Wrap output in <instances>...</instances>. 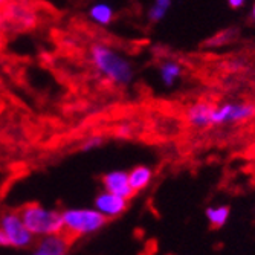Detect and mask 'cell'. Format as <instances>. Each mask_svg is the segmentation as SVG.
<instances>
[{"label": "cell", "instance_id": "4fadbf2b", "mask_svg": "<svg viewBox=\"0 0 255 255\" xmlns=\"http://www.w3.org/2000/svg\"><path fill=\"white\" fill-rule=\"evenodd\" d=\"M182 72H183V69L177 61H174V60L162 61L160 66H159L160 83L164 84L165 87H174L176 83L182 78Z\"/></svg>", "mask_w": 255, "mask_h": 255}, {"label": "cell", "instance_id": "ac0fdd59", "mask_svg": "<svg viewBox=\"0 0 255 255\" xmlns=\"http://www.w3.org/2000/svg\"><path fill=\"white\" fill-rule=\"evenodd\" d=\"M245 3H246V0H228V5H229L231 8H234V9L242 8Z\"/></svg>", "mask_w": 255, "mask_h": 255}, {"label": "cell", "instance_id": "d6986e66", "mask_svg": "<svg viewBox=\"0 0 255 255\" xmlns=\"http://www.w3.org/2000/svg\"><path fill=\"white\" fill-rule=\"evenodd\" d=\"M0 248H9L8 239H6V236H5V233L2 229H0Z\"/></svg>", "mask_w": 255, "mask_h": 255}, {"label": "cell", "instance_id": "9c48e42d", "mask_svg": "<svg viewBox=\"0 0 255 255\" xmlns=\"http://www.w3.org/2000/svg\"><path fill=\"white\" fill-rule=\"evenodd\" d=\"M72 243L63 234L38 239L31 255H67Z\"/></svg>", "mask_w": 255, "mask_h": 255}, {"label": "cell", "instance_id": "6da1fadb", "mask_svg": "<svg viewBox=\"0 0 255 255\" xmlns=\"http://www.w3.org/2000/svg\"><path fill=\"white\" fill-rule=\"evenodd\" d=\"M89 60L95 72L113 86H128L134 78L131 61L107 43L97 41L92 44Z\"/></svg>", "mask_w": 255, "mask_h": 255}, {"label": "cell", "instance_id": "9a60e30c", "mask_svg": "<svg viewBox=\"0 0 255 255\" xmlns=\"http://www.w3.org/2000/svg\"><path fill=\"white\" fill-rule=\"evenodd\" d=\"M173 6V0H153L151 6L147 11V17L151 23H160Z\"/></svg>", "mask_w": 255, "mask_h": 255}, {"label": "cell", "instance_id": "8992f818", "mask_svg": "<svg viewBox=\"0 0 255 255\" xmlns=\"http://www.w3.org/2000/svg\"><path fill=\"white\" fill-rule=\"evenodd\" d=\"M127 206H128L127 199L118 194H113L110 191H106V190L101 191L95 199V208L107 220L120 217L123 213H126Z\"/></svg>", "mask_w": 255, "mask_h": 255}, {"label": "cell", "instance_id": "8fae6325", "mask_svg": "<svg viewBox=\"0 0 255 255\" xmlns=\"http://www.w3.org/2000/svg\"><path fill=\"white\" fill-rule=\"evenodd\" d=\"M87 17L92 23H95L98 26H109L115 20V9L110 3L95 2L89 6Z\"/></svg>", "mask_w": 255, "mask_h": 255}, {"label": "cell", "instance_id": "7a4b0ae2", "mask_svg": "<svg viewBox=\"0 0 255 255\" xmlns=\"http://www.w3.org/2000/svg\"><path fill=\"white\" fill-rule=\"evenodd\" d=\"M63 217V236L74 245L81 237L100 231L107 219L97 208H69L61 213Z\"/></svg>", "mask_w": 255, "mask_h": 255}, {"label": "cell", "instance_id": "30bf717a", "mask_svg": "<svg viewBox=\"0 0 255 255\" xmlns=\"http://www.w3.org/2000/svg\"><path fill=\"white\" fill-rule=\"evenodd\" d=\"M6 17L9 18V21L12 25H17L20 28L25 29H31L37 25V15L35 12L25 5L20 3H11L6 8Z\"/></svg>", "mask_w": 255, "mask_h": 255}, {"label": "cell", "instance_id": "ffe728a7", "mask_svg": "<svg viewBox=\"0 0 255 255\" xmlns=\"http://www.w3.org/2000/svg\"><path fill=\"white\" fill-rule=\"evenodd\" d=\"M9 2V0H0V6H3V5H6Z\"/></svg>", "mask_w": 255, "mask_h": 255}, {"label": "cell", "instance_id": "44dd1931", "mask_svg": "<svg viewBox=\"0 0 255 255\" xmlns=\"http://www.w3.org/2000/svg\"><path fill=\"white\" fill-rule=\"evenodd\" d=\"M252 18H254V21H255V3H254V6H252Z\"/></svg>", "mask_w": 255, "mask_h": 255}, {"label": "cell", "instance_id": "52a82bcc", "mask_svg": "<svg viewBox=\"0 0 255 255\" xmlns=\"http://www.w3.org/2000/svg\"><path fill=\"white\" fill-rule=\"evenodd\" d=\"M101 185L106 191H110L113 194H118L127 200H130L136 193L130 187L128 182V173L123 170L109 171L101 177Z\"/></svg>", "mask_w": 255, "mask_h": 255}, {"label": "cell", "instance_id": "ba28073f", "mask_svg": "<svg viewBox=\"0 0 255 255\" xmlns=\"http://www.w3.org/2000/svg\"><path fill=\"white\" fill-rule=\"evenodd\" d=\"M214 104L208 101H197L193 103L187 112H185V118H187L188 124L196 128H208L213 126V112Z\"/></svg>", "mask_w": 255, "mask_h": 255}, {"label": "cell", "instance_id": "7c38bea8", "mask_svg": "<svg viewBox=\"0 0 255 255\" xmlns=\"http://www.w3.org/2000/svg\"><path fill=\"white\" fill-rule=\"evenodd\" d=\"M153 180V170L147 165H136L128 171V182L134 193L144 191Z\"/></svg>", "mask_w": 255, "mask_h": 255}, {"label": "cell", "instance_id": "3957f363", "mask_svg": "<svg viewBox=\"0 0 255 255\" xmlns=\"http://www.w3.org/2000/svg\"><path fill=\"white\" fill-rule=\"evenodd\" d=\"M18 213L23 223L35 239L63 233V217L57 210H51L40 203H26L20 208Z\"/></svg>", "mask_w": 255, "mask_h": 255}, {"label": "cell", "instance_id": "2e32d148", "mask_svg": "<svg viewBox=\"0 0 255 255\" xmlns=\"http://www.w3.org/2000/svg\"><path fill=\"white\" fill-rule=\"evenodd\" d=\"M104 144V137L103 136H89L84 139V142L81 144V150L83 151H94L97 148H100Z\"/></svg>", "mask_w": 255, "mask_h": 255}, {"label": "cell", "instance_id": "5b68a950", "mask_svg": "<svg viewBox=\"0 0 255 255\" xmlns=\"http://www.w3.org/2000/svg\"><path fill=\"white\" fill-rule=\"evenodd\" d=\"M255 117L254 103H223L214 107L213 126L246 123Z\"/></svg>", "mask_w": 255, "mask_h": 255}, {"label": "cell", "instance_id": "277c9868", "mask_svg": "<svg viewBox=\"0 0 255 255\" xmlns=\"http://www.w3.org/2000/svg\"><path fill=\"white\" fill-rule=\"evenodd\" d=\"M0 229L5 233L9 248L26 249L35 242V237L29 233L26 225L23 223L18 211H5L0 216Z\"/></svg>", "mask_w": 255, "mask_h": 255}, {"label": "cell", "instance_id": "e0dca14e", "mask_svg": "<svg viewBox=\"0 0 255 255\" xmlns=\"http://www.w3.org/2000/svg\"><path fill=\"white\" fill-rule=\"evenodd\" d=\"M117 134H118V137H130V136L133 134V130H131V127H130V126L123 124V126L118 128Z\"/></svg>", "mask_w": 255, "mask_h": 255}, {"label": "cell", "instance_id": "5bb4252c", "mask_svg": "<svg viewBox=\"0 0 255 255\" xmlns=\"http://www.w3.org/2000/svg\"><path fill=\"white\" fill-rule=\"evenodd\" d=\"M205 216L208 223L211 225V228L220 229L223 228L229 217H231V208L228 205H213V206H208L205 210Z\"/></svg>", "mask_w": 255, "mask_h": 255}]
</instances>
